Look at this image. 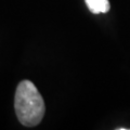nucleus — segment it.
Wrapping results in <instances>:
<instances>
[{"instance_id":"f257e3e1","label":"nucleus","mask_w":130,"mask_h":130,"mask_svg":"<svg viewBox=\"0 0 130 130\" xmlns=\"http://www.w3.org/2000/svg\"><path fill=\"white\" fill-rule=\"evenodd\" d=\"M16 116L23 126L32 127L42 120L44 115V102L38 89L29 80L19 84L14 96Z\"/></svg>"},{"instance_id":"f03ea898","label":"nucleus","mask_w":130,"mask_h":130,"mask_svg":"<svg viewBox=\"0 0 130 130\" xmlns=\"http://www.w3.org/2000/svg\"><path fill=\"white\" fill-rule=\"evenodd\" d=\"M85 1L88 9L94 14L106 13L111 9L108 0H85Z\"/></svg>"}]
</instances>
